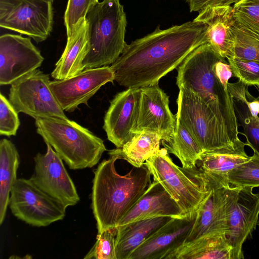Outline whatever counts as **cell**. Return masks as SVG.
Masks as SVG:
<instances>
[{
  "mask_svg": "<svg viewBox=\"0 0 259 259\" xmlns=\"http://www.w3.org/2000/svg\"><path fill=\"white\" fill-rule=\"evenodd\" d=\"M229 92L233 98L234 112L238 125L243 128L247 146L259 154V117L253 113L247 104L248 85L240 80L228 83Z\"/></svg>",
  "mask_w": 259,
  "mask_h": 259,
  "instance_id": "obj_25",
  "label": "cell"
},
{
  "mask_svg": "<svg viewBox=\"0 0 259 259\" xmlns=\"http://www.w3.org/2000/svg\"><path fill=\"white\" fill-rule=\"evenodd\" d=\"M158 217H186L179 205L161 185L153 180L118 226Z\"/></svg>",
  "mask_w": 259,
  "mask_h": 259,
  "instance_id": "obj_19",
  "label": "cell"
},
{
  "mask_svg": "<svg viewBox=\"0 0 259 259\" xmlns=\"http://www.w3.org/2000/svg\"><path fill=\"white\" fill-rule=\"evenodd\" d=\"M115 80L111 66L87 68L70 78L51 81L50 88L56 100L65 111H74L88 101L106 83Z\"/></svg>",
  "mask_w": 259,
  "mask_h": 259,
  "instance_id": "obj_13",
  "label": "cell"
},
{
  "mask_svg": "<svg viewBox=\"0 0 259 259\" xmlns=\"http://www.w3.org/2000/svg\"><path fill=\"white\" fill-rule=\"evenodd\" d=\"M233 77L248 85L259 87V62L235 57L228 58Z\"/></svg>",
  "mask_w": 259,
  "mask_h": 259,
  "instance_id": "obj_34",
  "label": "cell"
},
{
  "mask_svg": "<svg viewBox=\"0 0 259 259\" xmlns=\"http://www.w3.org/2000/svg\"><path fill=\"white\" fill-rule=\"evenodd\" d=\"M49 75L36 69L11 84L9 100L18 113L35 119L68 118L50 88Z\"/></svg>",
  "mask_w": 259,
  "mask_h": 259,
  "instance_id": "obj_9",
  "label": "cell"
},
{
  "mask_svg": "<svg viewBox=\"0 0 259 259\" xmlns=\"http://www.w3.org/2000/svg\"><path fill=\"white\" fill-rule=\"evenodd\" d=\"M172 218L158 217L118 226L116 227V258L128 259L139 245Z\"/></svg>",
  "mask_w": 259,
  "mask_h": 259,
  "instance_id": "obj_23",
  "label": "cell"
},
{
  "mask_svg": "<svg viewBox=\"0 0 259 259\" xmlns=\"http://www.w3.org/2000/svg\"><path fill=\"white\" fill-rule=\"evenodd\" d=\"M45 154L34 158V170L29 179L39 189L67 208L76 205L80 198L63 160L48 143Z\"/></svg>",
  "mask_w": 259,
  "mask_h": 259,
  "instance_id": "obj_12",
  "label": "cell"
},
{
  "mask_svg": "<svg viewBox=\"0 0 259 259\" xmlns=\"http://www.w3.org/2000/svg\"><path fill=\"white\" fill-rule=\"evenodd\" d=\"M179 89L176 120L186 127L202 152L236 141L231 138L226 124L197 95L183 87Z\"/></svg>",
  "mask_w": 259,
  "mask_h": 259,
  "instance_id": "obj_7",
  "label": "cell"
},
{
  "mask_svg": "<svg viewBox=\"0 0 259 259\" xmlns=\"http://www.w3.org/2000/svg\"><path fill=\"white\" fill-rule=\"evenodd\" d=\"M164 148L144 164L181 208L185 217H192L209 191L206 178L196 168L180 167L174 163Z\"/></svg>",
  "mask_w": 259,
  "mask_h": 259,
  "instance_id": "obj_6",
  "label": "cell"
},
{
  "mask_svg": "<svg viewBox=\"0 0 259 259\" xmlns=\"http://www.w3.org/2000/svg\"><path fill=\"white\" fill-rule=\"evenodd\" d=\"M231 30L234 40L232 57L259 62V34L237 23L234 19Z\"/></svg>",
  "mask_w": 259,
  "mask_h": 259,
  "instance_id": "obj_29",
  "label": "cell"
},
{
  "mask_svg": "<svg viewBox=\"0 0 259 259\" xmlns=\"http://www.w3.org/2000/svg\"><path fill=\"white\" fill-rule=\"evenodd\" d=\"M222 57L210 45L203 44L193 50L177 67L176 83L197 95L227 127L233 140L239 139L238 125L233 98L228 86L215 75L213 66Z\"/></svg>",
  "mask_w": 259,
  "mask_h": 259,
  "instance_id": "obj_3",
  "label": "cell"
},
{
  "mask_svg": "<svg viewBox=\"0 0 259 259\" xmlns=\"http://www.w3.org/2000/svg\"><path fill=\"white\" fill-rule=\"evenodd\" d=\"M141 99L140 88H127L110 102L104 119L107 139L116 148L122 147L135 135Z\"/></svg>",
  "mask_w": 259,
  "mask_h": 259,
  "instance_id": "obj_16",
  "label": "cell"
},
{
  "mask_svg": "<svg viewBox=\"0 0 259 259\" xmlns=\"http://www.w3.org/2000/svg\"><path fill=\"white\" fill-rule=\"evenodd\" d=\"M44 60L30 37L7 33L0 36V84L14 81L40 67Z\"/></svg>",
  "mask_w": 259,
  "mask_h": 259,
  "instance_id": "obj_14",
  "label": "cell"
},
{
  "mask_svg": "<svg viewBox=\"0 0 259 259\" xmlns=\"http://www.w3.org/2000/svg\"><path fill=\"white\" fill-rule=\"evenodd\" d=\"M161 143L168 153L175 155L180 160L185 168H196L203 152L186 127L177 120L170 139L161 141Z\"/></svg>",
  "mask_w": 259,
  "mask_h": 259,
  "instance_id": "obj_28",
  "label": "cell"
},
{
  "mask_svg": "<svg viewBox=\"0 0 259 259\" xmlns=\"http://www.w3.org/2000/svg\"><path fill=\"white\" fill-rule=\"evenodd\" d=\"M245 146L246 143L239 139L225 146L203 152L197 168L203 174L226 177L228 171L251 159L245 151Z\"/></svg>",
  "mask_w": 259,
  "mask_h": 259,
  "instance_id": "obj_22",
  "label": "cell"
},
{
  "mask_svg": "<svg viewBox=\"0 0 259 259\" xmlns=\"http://www.w3.org/2000/svg\"><path fill=\"white\" fill-rule=\"evenodd\" d=\"M116 228L98 233L96 241L84 259H117L115 251Z\"/></svg>",
  "mask_w": 259,
  "mask_h": 259,
  "instance_id": "obj_32",
  "label": "cell"
},
{
  "mask_svg": "<svg viewBox=\"0 0 259 259\" xmlns=\"http://www.w3.org/2000/svg\"><path fill=\"white\" fill-rule=\"evenodd\" d=\"M36 132L73 170L91 168L107 149L102 139L68 118L35 119Z\"/></svg>",
  "mask_w": 259,
  "mask_h": 259,
  "instance_id": "obj_5",
  "label": "cell"
},
{
  "mask_svg": "<svg viewBox=\"0 0 259 259\" xmlns=\"http://www.w3.org/2000/svg\"><path fill=\"white\" fill-rule=\"evenodd\" d=\"M189 4L190 12H198L208 7H223L235 4L240 0H185Z\"/></svg>",
  "mask_w": 259,
  "mask_h": 259,
  "instance_id": "obj_36",
  "label": "cell"
},
{
  "mask_svg": "<svg viewBox=\"0 0 259 259\" xmlns=\"http://www.w3.org/2000/svg\"><path fill=\"white\" fill-rule=\"evenodd\" d=\"M20 125L18 113L2 93H0V135L15 136Z\"/></svg>",
  "mask_w": 259,
  "mask_h": 259,
  "instance_id": "obj_35",
  "label": "cell"
},
{
  "mask_svg": "<svg viewBox=\"0 0 259 259\" xmlns=\"http://www.w3.org/2000/svg\"><path fill=\"white\" fill-rule=\"evenodd\" d=\"M13 214L26 224L46 227L62 220L66 208L36 186L30 179H17L13 185L9 200Z\"/></svg>",
  "mask_w": 259,
  "mask_h": 259,
  "instance_id": "obj_11",
  "label": "cell"
},
{
  "mask_svg": "<svg viewBox=\"0 0 259 259\" xmlns=\"http://www.w3.org/2000/svg\"><path fill=\"white\" fill-rule=\"evenodd\" d=\"M253 187L241 188L230 212L226 234L232 247V259L244 258L242 246L256 228L259 215V194Z\"/></svg>",
  "mask_w": 259,
  "mask_h": 259,
  "instance_id": "obj_17",
  "label": "cell"
},
{
  "mask_svg": "<svg viewBox=\"0 0 259 259\" xmlns=\"http://www.w3.org/2000/svg\"><path fill=\"white\" fill-rule=\"evenodd\" d=\"M207 25L193 21L151 33L125 46L110 66L115 80L127 88L158 84L195 49L207 42Z\"/></svg>",
  "mask_w": 259,
  "mask_h": 259,
  "instance_id": "obj_1",
  "label": "cell"
},
{
  "mask_svg": "<svg viewBox=\"0 0 259 259\" xmlns=\"http://www.w3.org/2000/svg\"><path fill=\"white\" fill-rule=\"evenodd\" d=\"M140 89L139 111L133 133L153 132L160 136L161 141H168L176 122V115L169 107L168 96L158 84Z\"/></svg>",
  "mask_w": 259,
  "mask_h": 259,
  "instance_id": "obj_15",
  "label": "cell"
},
{
  "mask_svg": "<svg viewBox=\"0 0 259 259\" xmlns=\"http://www.w3.org/2000/svg\"><path fill=\"white\" fill-rule=\"evenodd\" d=\"M226 177L232 187H259V154L253 152L249 161L228 171Z\"/></svg>",
  "mask_w": 259,
  "mask_h": 259,
  "instance_id": "obj_30",
  "label": "cell"
},
{
  "mask_svg": "<svg viewBox=\"0 0 259 259\" xmlns=\"http://www.w3.org/2000/svg\"><path fill=\"white\" fill-rule=\"evenodd\" d=\"M46 1H50V2H53L54 1V0H46Z\"/></svg>",
  "mask_w": 259,
  "mask_h": 259,
  "instance_id": "obj_37",
  "label": "cell"
},
{
  "mask_svg": "<svg viewBox=\"0 0 259 259\" xmlns=\"http://www.w3.org/2000/svg\"><path fill=\"white\" fill-rule=\"evenodd\" d=\"M99 3L98 0H68L64 20L67 37L83 20L88 12Z\"/></svg>",
  "mask_w": 259,
  "mask_h": 259,
  "instance_id": "obj_33",
  "label": "cell"
},
{
  "mask_svg": "<svg viewBox=\"0 0 259 259\" xmlns=\"http://www.w3.org/2000/svg\"><path fill=\"white\" fill-rule=\"evenodd\" d=\"M89 51L87 24L85 19L67 37L65 49L55 64L51 76L56 80L67 79L75 76L84 68L83 60Z\"/></svg>",
  "mask_w": 259,
  "mask_h": 259,
  "instance_id": "obj_21",
  "label": "cell"
},
{
  "mask_svg": "<svg viewBox=\"0 0 259 259\" xmlns=\"http://www.w3.org/2000/svg\"><path fill=\"white\" fill-rule=\"evenodd\" d=\"M232 7L235 21L259 34V0H240Z\"/></svg>",
  "mask_w": 259,
  "mask_h": 259,
  "instance_id": "obj_31",
  "label": "cell"
},
{
  "mask_svg": "<svg viewBox=\"0 0 259 259\" xmlns=\"http://www.w3.org/2000/svg\"><path fill=\"white\" fill-rule=\"evenodd\" d=\"M89 51L84 69L109 66L121 54L126 45V14L119 0L99 2L85 17Z\"/></svg>",
  "mask_w": 259,
  "mask_h": 259,
  "instance_id": "obj_4",
  "label": "cell"
},
{
  "mask_svg": "<svg viewBox=\"0 0 259 259\" xmlns=\"http://www.w3.org/2000/svg\"><path fill=\"white\" fill-rule=\"evenodd\" d=\"M192 217L172 218L139 245L128 259H165L185 242L195 221Z\"/></svg>",
  "mask_w": 259,
  "mask_h": 259,
  "instance_id": "obj_18",
  "label": "cell"
},
{
  "mask_svg": "<svg viewBox=\"0 0 259 259\" xmlns=\"http://www.w3.org/2000/svg\"><path fill=\"white\" fill-rule=\"evenodd\" d=\"M232 247L225 234H216L184 243L165 259H232Z\"/></svg>",
  "mask_w": 259,
  "mask_h": 259,
  "instance_id": "obj_24",
  "label": "cell"
},
{
  "mask_svg": "<svg viewBox=\"0 0 259 259\" xmlns=\"http://www.w3.org/2000/svg\"><path fill=\"white\" fill-rule=\"evenodd\" d=\"M20 162L15 145L7 139L0 141V225L5 219L12 188L17 180Z\"/></svg>",
  "mask_w": 259,
  "mask_h": 259,
  "instance_id": "obj_27",
  "label": "cell"
},
{
  "mask_svg": "<svg viewBox=\"0 0 259 259\" xmlns=\"http://www.w3.org/2000/svg\"><path fill=\"white\" fill-rule=\"evenodd\" d=\"M207 26V42L222 57L233 56L234 40L231 30L234 21L233 7H208L199 12L194 19Z\"/></svg>",
  "mask_w": 259,
  "mask_h": 259,
  "instance_id": "obj_20",
  "label": "cell"
},
{
  "mask_svg": "<svg viewBox=\"0 0 259 259\" xmlns=\"http://www.w3.org/2000/svg\"><path fill=\"white\" fill-rule=\"evenodd\" d=\"M203 175L208 180L209 191L196 212L195 221L184 243L206 236L226 235L230 214L241 188L231 186L226 177Z\"/></svg>",
  "mask_w": 259,
  "mask_h": 259,
  "instance_id": "obj_8",
  "label": "cell"
},
{
  "mask_svg": "<svg viewBox=\"0 0 259 259\" xmlns=\"http://www.w3.org/2000/svg\"><path fill=\"white\" fill-rule=\"evenodd\" d=\"M161 141L160 136L155 133H136L122 147L109 150L108 154L126 161L135 168H139L160 150Z\"/></svg>",
  "mask_w": 259,
  "mask_h": 259,
  "instance_id": "obj_26",
  "label": "cell"
},
{
  "mask_svg": "<svg viewBox=\"0 0 259 259\" xmlns=\"http://www.w3.org/2000/svg\"><path fill=\"white\" fill-rule=\"evenodd\" d=\"M52 2L46 0H0V26L32 38L45 40L53 25Z\"/></svg>",
  "mask_w": 259,
  "mask_h": 259,
  "instance_id": "obj_10",
  "label": "cell"
},
{
  "mask_svg": "<svg viewBox=\"0 0 259 259\" xmlns=\"http://www.w3.org/2000/svg\"><path fill=\"white\" fill-rule=\"evenodd\" d=\"M115 156L103 160L94 171L91 207L98 233L117 227L151 185V174L144 164L125 175L118 174Z\"/></svg>",
  "mask_w": 259,
  "mask_h": 259,
  "instance_id": "obj_2",
  "label": "cell"
}]
</instances>
